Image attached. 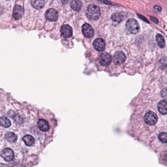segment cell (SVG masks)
Masks as SVG:
<instances>
[{"label": "cell", "mask_w": 167, "mask_h": 167, "mask_svg": "<svg viewBox=\"0 0 167 167\" xmlns=\"http://www.w3.org/2000/svg\"><path fill=\"white\" fill-rule=\"evenodd\" d=\"M158 112L157 107L156 110L153 109V108H152V109H149L145 110V112H144V116L142 118L144 126L147 128H155L156 125L158 124L159 120V115H158L159 113L158 114Z\"/></svg>", "instance_id": "cell-1"}, {"label": "cell", "mask_w": 167, "mask_h": 167, "mask_svg": "<svg viewBox=\"0 0 167 167\" xmlns=\"http://www.w3.org/2000/svg\"><path fill=\"white\" fill-rule=\"evenodd\" d=\"M86 16L91 20L98 19L101 16V10L99 6L95 5L89 6L87 10Z\"/></svg>", "instance_id": "cell-2"}, {"label": "cell", "mask_w": 167, "mask_h": 167, "mask_svg": "<svg viewBox=\"0 0 167 167\" xmlns=\"http://www.w3.org/2000/svg\"><path fill=\"white\" fill-rule=\"evenodd\" d=\"M125 25L127 30L131 34H138L140 30L138 22L134 19H130L128 20Z\"/></svg>", "instance_id": "cell-3"}, {"label": "cell", "mask_w": 167, "mask_h": 167, "mask_svg": "<svg viewBox=\"0 0 167 167\" xmlns=\"http://www.w3.org/2000/svg\"><path fill=\"white\" fill-rule=\"evenodd\" d=\"M111 55L107 53H103L101 54L99 58V63L100 65L104 67L109 65L112 62Z\"/></svg>", "instance_id": "cell-4"}, {"label": "cell", "mask_w": 167, "mask_h": 167, "mask_svg": "<svg viewBox=\"0 0 167 167\" xmlns=\"http://www.w3.org/2000/svg\"><path fill=\"white\" fill-rule=\"evenodd\" d=\"M125 60H126V56L123 52H116L113 57V62L116 65H121L123 64L125 62Z\"/></svg>", "instance_id": "cell-5"}, {"label": "cell", "mask_w": 167, "mask_h": 167, "mask_svg": "<svg viewBox=\"0 0 167 167\" xmlns=\"http://www.w3.org/2000/svg\"><path fill=\"white\" fill-rule=\"evenodd\" d=\"M2 157L5 159V161H11L14 158V154L13 150L10 148H6L2 150L1 153Z\"/></svg>", "instance_id": "cell-6"}, {"label": "cell", "mask_w": 167, "mask_h": 167, "mask_svg": "<svg viewBox=\"0 0 167 167\" xmlns=\"http://www.w3.org/2000/svg\"><path fill=\"white\" fill-rule=\"evenodd\" d=\"M82 31L83 35L86 38H91L94 34V29L88 24H85L82 26Z\"/></svg>", "instance_id": "cell-7"}, {"label": "cell", "mask_w": 167, "mask_h": 167, "mask_svg": "<svg viewBox=\"0 0 167 167\" xmlns=\"http://www.w3.org/2000/svg\"><path fill=\"white\" fill-rule=\"evenodd\" d=\"M61 34L64 38H70L72 36L73 30L72 29L70 26L68 25H63L61 28Z\"/></svg>", "instance_id": "cell-8"}, {"label": "cell", "mask_w": 167, "mask_h": 167, "mask_svg": "<svg viewBox=\"0 0 167 167\" xmlns=\"http://www.w3.org/2000/svg\"><path fill=\"white\" fill-rule=\"evenodd\" d=\"M93 46L97 51H102L105 49V44L102 39L97 38L93 42Z\"/></svg>", "instance_id": "cell-9"}, {"label": "cell", "mask_w": 167, "mask_h": 167, "mask_svg": "<svg viewBox=\"0 0 167 167\" xmlns=\"http://www.w3.org/2000/svg\"><path fill=\"white\" fill-rule=\"evenodd\" d=\"M58 17V13L54 9H50L48 10L46 13V18L48 20L50 21H55Z\"/></svg>", "instance_id": "cell-10"}, {"label": "cell", "mask_w": 167, "mask_h": 167, "mask_svg": "<svg viewBox=\"0 0 167 167\" xmlns=\"http://www.w3.org/2000/svg\"><path fill=\"white\" fill-rule=\"evenodd\" d=\"M24 14V9L22 6H16L13 10V17L15 20H19Z\"/></svg>", "instance_id": "cell-11"}, {"label": "cell", "mask_w": 167, "mask_h": 167, "mask_svg": "<svg viewBox=\"0 0 167 167\" xmlns=\"http://www.w3.org/2000/svg\"><path fill=\"white\" fill-rule=\"evenodd\" d=\"M38 126L40 130L43 132H47L50 129L49 125L47 121L44 119H40L38 123Z\"/></svg>", "instance_id": "cell-12"}, {"label": "cell", "mask_w": 167, "mask_h": 167, "mask_svg": "<svg viewBox=\"0 0 167 167\" xmlns=\"http://www.w3.org/2000/svg\"><path fill=\"white\" fill-rule=\"evenodd\" d=\"M31 4L35 9L39 10L44 7L45 5L44 0H31Z\"/></svg>", "instance_id": "cell-13"}, {"label": "cell", "mask_w": 167, "mask_h": 167, "mask_svg": "<svg viewBox=\"0 0 167 167\" xmlns=\"http://www.w3.org/2000/svg\"><path fill=\"white\" fill-rule=\"evenodd\" d=\"M71 6L74 10L78 11L82 6V4L80 0H72L71 2Z\"/></svg>", "instance_id": "cell-14"}, {"label": "cell", "mask_w": 167, "mask_h": 167, "mask_svg": "<svg viewBox=\"0 0 167 167\" xmlns=\"http://www.w3.org/2000/svg\"><path fill=\"white\" fill-rule=\"evenodd\" d=\"M124 14L121 12H116L112 14L111 19L115 22H120L124 19Z\"/></svg>", "instance_id": "cell-15"}, {"label": "cell", "mask_w": 167, "mask_h": 167, "mask_svg": "<svg viewBox=\"0 0 167 167\" xmlns=\"http://www.w3.org/2000/svg\"><path fill=\"white\" fill-rule=\"evenodd\" d=\"M11 121L6 117L0 118V125L5 128H8L11 126Z\"/></svg>", "instance_id": "cell-16"}, {"label": "cell", "mask_w": 167, "mask_h": 167, "mask_svg": "<svg viewBox=\"0 0 167 167\" xmlns=\"http://www.w3.org/2000/svg\"><path fill=\"white\" fill-rule=\"evenodd\" d=\"M23 140L25 144L28 146H31L34 142V139L30 135H26L23 137Z\"/></svg>", "instance_id": "cell-17"}, {"label": "cell", "mask_w": 167, "mask_h": 167, "mask_svg": "<svg viewBox=\"0 0 167 167\" xmlns=\"http://www.w3.org/2000/svg\"><path fill=\"white\" fill-rule=\"evenodd\" d=\"M6 138L10 143H14L17 140V137L13 132H9L6 134Z\"/></svg>", "instance_id": "cell-18"}, {"label": "cell", "mask_w": 167, "mask_h": 167, "mask_svg": "<svg viewBox=\"0 0 167 167\" xmlns=\"http://www.w3.org/2000/svg\"><path fill=\"white\" fill-rule=\"evenodd\" d=\"M167 132H162L158 135L157 138L161 143L166 145L167 144Z\"/></svg>", "instance_id": "cell-19"}, {"label": "cell", "mask_w": 167, "mask_h": 167, "mask_svg": "<svg viewBox=\"0 0 167 167\" xmlns=\"http://www.w3.org/2000/svg\"><path fill=\"white\" fill-rule=\"evenodd\" d=\"M156 40H157V42L158 46L161 48H163L165 45V40L163 36L161 35V34H158L156 36Z\"/></svg>", "instance_id": "cell-20"}, {"label": "cell", "mask_w": 167, "mask_h": 167, "mask_svg": "<svg viewBox=\"0 0 167 167\" xmlns=\"http://www.w3.org/2000/svg\"><path fill=\"white\" fill-rule=\"evenodd\" d=\"M150 20H151L154 23H155V24H158V20L157 19L155 18V17H153V16H152V17H150Z\"/></svg>", "instance_id": "cell-21"}, {"label": "cell", "mask_w": 167, "mask_h": 167, "mask_svg": "<svg viewBox=\"0 0 167 167\" xmlns=\"http://www.w3.org/2000/svg\"><path fill=\"white\" fill-rule=\"evenodd\" d=\"M154 9L157 12H160L161 11V7L160 6H154Z\"/></svg>", "instance_id": "cell-22"}, {"label": "cell", "mask_w": 167, "mask_h": 167, "mask_svg": "<svg viewBox=\"0 0 167 167\" xmlns=\"http://www.w3.org/2000/svg\"><path fill=\"white\" fill-rule=\"evenodd\" d=\"M138 15L139 16V17H140V18H141V19H142L144 20L146 22H148V23H149V22L148 21V20H147V19L145 18V17H144L143 16L141 15Z\"/></svg>", "instance_id": "cell-23"}, {"label": "cell", "mask_w": 167, "mask_h": 167, "mask_svg": "<svg viewBox=\"0 0 167 167\" xmlns=\"http://www.w3.org/2000/svg\"><path fill=\"white\" fill-rule=\"evenodd\" d=\"M62 1L63 3L65 4V3H66V2H68V0H62Z\"/></svg>", "instance_id": "cell-24"}]
</instances>
